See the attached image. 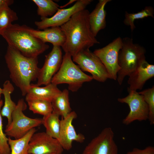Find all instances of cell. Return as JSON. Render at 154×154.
Wrapping results in <instances>:
<instances>
[{
    "label": "cell",
    "mask_w": 154,
    "mask_h": 154,
    "mask_svg": "<svg viewBox=\"0 0 154 154\" xmlns=\"http://www.w3.org/2000/svg\"><path fill=\"white\" fill-rule=\"evenodd\" d=\"M89 13L86 9L78 11L60 27L66 38L62 48L65 53L69 54L72 57L100 43L91 30Z\"/></svg>",
    "instance_id": "obj_1"
},
{
    "label": "cell",
    "mask_w": 154,
    "mask_h": 154,
    "mask_svg": "<svg viewBox=\"0 0 154 154\" xmlns=\"http://www.w3.org/2000/svg\"><path fill=\"white\" fill-rule=\"evenodd\" d=\"M11 80L25 96L32 82L37 79L39 68L38 57H28L8 46L5 56Z\"/></svg>",
    "instance_id": "obj_2"
},
{
    "label": "cell",
    "mask_w": 154,
    "mask_h": 154,
    "mask_svg": "<svg viewBox=\"0 0 154 154\" xmlns=\"http://www.w3.org/2000/svg\"><path fill=\"white\" fill-rule=\"evenodd\" d=\"M30 27L12 24L1 35L9 46L28 57H36L44 52L49 46L30 33Z\"/></svg>",
    "instance_id": "obj_3"
},
{
    "label": "cell",
    "mask_w": 154,
    "mask_h": 154,
    "mask_svg": "<svg viewBox=\"0 0 154 154\" xmlns=\"http://www.w3.org/2000/svg\"><path fill=\"white\" fill-rule=\"evenodd\" d=\"M118 58L120 69L117 79L119 85L121 84L125 76H129L145 59L146 52L143 46L134 43L132 39L130 38H123Z\"/></svg>",
    "instance_id": "obj_4"
},
{
    "label": "cell",
    "mask_w": 154,
    "mask_h": 154,
    "mask_svg": "<svg viewBox=\"0 0 154 154\" xmlns=\"http://www.w3.org/2000/svg\"><path fill=\"white\" fill-rule=\"evenodd\" d=\"M72 56L65 53L60 67L52 78L51 82L57 85L68 84V89L72 92L77 91L86 82L92 81V76L85 73L73 62Z\"/></svg>",
    "instance_id": "obj_5"
},
{
    "label": "cell",
    "mask_w": 154,
    "mask_h": 154,
    "mask_svg": "<svg viewBox=\"0 0 154 154\" xmlns=\"http://www.w3.org/2000/svg\"><path fill=\"white\" fill-rule=\"evenodd\" d=\"M27 107L23 99L18 100L16 107L12 115L10 123L6 126L5 133L15 139L24 136L31 129L42 124V118H32L26 116L23 111Z\"/></svg>",
    "instance_id": "obj_6"
},
{
    "label": "cell",
    "mask_w": 154,
    "mask_h": 154,
    "mask_svg": "<svg viewBox=\"0 0 154 154\" xmlns=\"http://www.w3.org/2000/svg\"><path fill=\"white\" fill-rule=\"evenodd\" d=\"M72 57L73 62L76 63L83 72L90 73L93 79L104 82L110 78L103 63L89 49L83 50Z\"/></svg>",
    "instance_id": "obj_7"
},
{
    "label": "cell",
    "mask_w": 154,
    "mask_h": 154,
    "mask_svg": "<svg viewBox=\"0 0 154 154\" xmlns=\"http://www.w3.org/2000/svg\"><path fill=\"white\" fill-rule=\"evenodd\" d=\"M122 39L118 37L106 46L96 49L93 52L104 66L110 78L114 80H117L118 72L120 69L118 58L121 47Z\"/></svg>",
    "instance_id": "obj_8"
},
{
    "label": "cell",
    "mask_w": 154,
    "mask_h": 154,
    "mask_svg": "<svg viewBox=\"0 0 154 154\" xmlns=\"http://www.w3.org/2000/svg\"><path fill=\"white\" fill-rule=\"evenodd\" d=\"M129 94L123 98H119L117 101L129 106V112L122 121L123 123L128 125L133 121H145L148 118L149 110L143 95L135 91H128Z\"/></svg>",
    "instance_id": "obj_9"
},
{
    "label": "cell",
    "mask_w": 154,
    "mask_h": 154,
    "mask_svg": "<svg viewBox=\"0 0 154 154\" xmlns=\"http://www.w3.org/2000/svg\"><path fill=\"white\" fill-rule=\"evenodd\" d=\"M92 0H78L72 6L67 8H59L56 13L50 17H41L40 21L35 24L39 30L55 27H60L67 21L76 13L85 9L93 1Z\"/></svg>",
    "instance_id": "obj_10"
},
{
    "label": "cell",
    "mask_w": 154,
    "mask_h": 154,
    "mask_svg": "<svg viewBox=\"0 0 154 154\" xmlns=\"http://www.w3.org/2000/svg\"><path fill=\"white\" fill-rule=\"evenodd\" d=\"M82 154H118L112 129L106 127L103 129L86 146Z\"/></svg>",
    "instance_id": "obj_11"
},
{
    "label": "cell",
    "mask_w": 154,
    "mask_h": 154,
    "mask_svg": "<svg viewBox=\"0 0 154 154\" xmlns=\"http://www.w3.org/2000/svg\"><path fill=\"white\" fill-rule=\"evenodd\" d=\"M64 151L58 140L46 132L35 133L30 140L28 153L62 154Z\"/></svg>",
    "instance_id": "obj_12"
},
{
    "label": "cell",
    "mask_w": 154,
    "mask_h": 154,
    "mask_svg": "<svg viewBox=\"0 0 154 154\" xmlns=\"http://www.w3.org/2000/svg\"><path fill=\"white\" fill-rule=\"evenodd\" d=\"M42 67L40 68L36 85H46L51 82L52 78L59 70L62 60L61 47L54 46L51 51L45 56Z\"/></svg>",
    "instance_id": "obj_13"
},
{
    "label": "cell",
    "mask_w": 154,
    "mask_h": 154,
    "mask_svg": "<svg viewBox=\"0 0 154 154\" xmlns=\"http://www.w3.org/2000/svg\"><path fill=\"white\" fill-rule=\"evenodd\" d=\"M77 117L74 111H72L67 116L60 120V127L58 141L64 150L68 151L72 147L73 141L82 143L85 140L84 135L77 133L72 124L73 120Z\"/></svg>",
    "instance_id": "obj_14"
},
{
    "label": "cell",
    "mask_w": 154,
    "mask_h": 154,
    "mask_svg": "<svg viewBox=\"0 0 154 154\" xmlns=\"http://www.w3.org/2000/svg\"><path fill=\"white\" fill-rule=\"evenodd\" d=\"M129 76L127 91L141 90L146 82L154 77V65L149 64L145 59Z\"/></svg>",
    "instance_id": "obj_15"
},
{
    "label": "cell",
    "mask_w": 154,
    "mask_h": 154,
    "mask_svg": "<svg viewBox=\"0 0 154 154\" xmlns=\"http://www.w3.org/2000/svg\"><path fill=\"white\" fill-rule=\"evenodd\" d=\"M61 91L57 87V85L51 83L43 87L31 84L25 96V100L27 102L39 100L51 102L53 99Z\"/></svg>",
    "instance_id": "obj_16"
},
{
    "label": "cell",
    "mask_w": 154,
    "mask_h": 154,
    "mask_svg": "<svg viewBox=\"0 0 154 154\" xmlns=\"http://www.w3.org/2000/svg\"><path fill=\"white\" fill-rule=\"evenodd\" d=\"M42 30H35L30 27L29 32L31 35L44 43L50 42L53 46H62L65 42L66 38L60 27H52Z\"/></svg>",
    "instance_id": "obj_17"
},
{
    "label": "cell",
    "mask_w": 154,
    "mask_h": 154,
    "mask_svg": "<svg viewBox=\"0 0 154 154\" xmlns=\"http://www.w3.org/2000/svg\"><path fill=\"white\" fill-rule=\"evenodd\" d=\"M111 0H99L95 8L89 15L90 28L96 37L99 31L106 26V12L105 9L106 4Z\"/></svg>",
    "instance_id": "obj_18"
},
{
    "label": "cell",
    "mask_w": 154,
    "mask_h": 154,
    "mask_svg": "<svg viewBox=\"0 0 154 154\" xmlns=\"http://www.w3.org/2000/svg\"><path fill=\"white\" fill-rule=\"evenodd\" d=\"M14 90V86L9 80H7L5 82L2 92V94L4 96V103L1 110V114L2 116L6 117L7 119V126L11 122L12 115L17 105L12 100L11 97V94Z\"/></svg>",
    "instance_id": "obj_19"
},
{
    "label": "cell",
    "mask_w": 154,
    "mask_h": 154,
    "mask_svg": "<svg viewBox=\"0 0 154 154\" xmlns=\"http://www.w3.org/2000/svg\"><path fill=\"white\" fill-rule=\"evenodd\" d=\"M53 111L63 118L72 111L69 101V91L64 89L55 97L51 102Z\"/></svg>",
    "instance_id": "obj_20"
},
{
    "label": "cell",
    "mask_w": 154,
    "mask_h": 154,
    "mask_svg": "<svg viewBox=\"0 0 154 154\" xmlns=\"http://www.w3.org/2000/svg\"><path fill=\"white\" fill-rule=\"evenodd\" d=\"M35 128L31 129L23 137L17 139H12L8 138L11 154H27L29 144L31 137L35 133Z\"/></svg>",
    "instance_id": "obj_21"
},
{
    "label": "cell",
    "mask_w": 154,
    "mask_h": 154,
    "mask_svg": "<svg viewBox=\"0 0 154 154\" xmlns=\"http://www.w3.org/2000/svg\"><path fill=\"white\" fill-rule=\"evenodd\" d=\"M60 116L52 112L42 118V124L46 129V133L50 137L58 140L60 127Z\"/></svg>",
    "instance_id": "obj_22"
},
{
    "label": "cell",
    "mask_w": 154,
    "mask_h": 154,
    "mask_svg": "<svg viewBox=\"0 0 154 154\" xmlns=\"http://www.w3.org/2000/svg\"><path fill=\"white\" fill-rule=\"evenodd\" d=\"M154 9L151 6H146L144 9L136 13H129L125 11L123 23L126 25L129 26L132 32L135 28L134 21L149 17L154 18Z\"/></svg>",
    "instance_id": "obj_23"
},
{
    "label": "cell",
    "mask_w": 154,
    "mask_h": 154,
    "mask_svg": "<svg viewBox=\"0 0 154 154\" xmlns=\"http://www.w3.org/2000/svg\"><path fill=\"white\" fill-rule=\"evenodd\" d=\"M37 7V14L41 17L52 16L59 8L60 6L52 0H32Z\"/></svg>",
    "instance_id": "obj_24"
},
{
    "label": "cell",
    "mask_w": 154,
    "mask_h": 154,
    "mask_svg": "<svg viewBox=\"0 0 154 154\" xmlns=\"http://www.w3.org/2000/svg\"><path fill=\"white\" fill-rule=\"evenodd\" d=\"M16 13L11 9L7 4L0 6V35L3 31L12 24V22L17 20Z\"/></svg>",
    "instance_id": "obj_25"
},
{
    "label": "cell",
    "mask_w": 154,
    "mask_h": 154,
    "mask_svg": "<svg viewBox=\"0 0 154 154\" xmlns=\"http://www.w3.org/2000/svg\"><path fill=\"white\" fill-rule=\"evenodd\" d=\"M29 110L34 114L48 115L53 111L51 102L42 100H35L27 101Z\"/></svg>",
    "instance_id": "obj_26"
},
{
    "label": "cell",
    "mask_w": 154,
    "mask_h": 154,
    "mask_svg": "<svg viewBox=\"0 0 154 154\" xmlns=\"http://www.w3.org/2000/svg\"><path fill=\"white\" fill-rule=\"evenodd\" d=\"M143 95L144 100L147 104L149 110L148 119L151 125L154 124V86L139 92Z\"/></svg>",
    "instance_id": "obj_27"
},
{
    "label": "cell",
    "mask_w": 154,
    "mask_h": 154,
    "mask_svg": "<svg viewBox=\"0 0 154 154\" xmlns=\"http://www.w3.org/2000/svg\"><path fill=\"white\" fill-rule=\"evenodd\" d=\"M2 100H0V153L1 154H11V149L8 143V138L3 130L1 108L3 105Z\"/></svg>",
    "instance_id": "obj_28"
},
{
    "label": "cell",
    "mask_w": 154,
    "mask_h": 154,
    "mask_svg": "<svg viewBox=\"0 0 154 154\" xmlns=\"http://www.w3.org/2000/svg\"><path fill=\"white\" fill-rule=\"evenodd\" d=\"M126 154H154V147L152 146H148L145 149H141L135 148Z\"/></svg>",
    "instance_id": "obj_29"
},
{
    "label": "cell",
    "mask_w": 154,
    "mask_h": 154,
    "mask_svg": "<svg viewBox=\"0 0 154 154\" xmlns=\"http://www.w3.org/2000/svg\"><path fill=\"white\" fill-rule=\"evenodd\" d=\"M14 1L12 0H0V6L4 4H7L9 6L13 4Z\"/></svg>",
    "instance_id": "obj_30"
},
{
    "label": "cell",
    "mask_w": 154,
    "mask_h": 154,
    "mask_svg": "<svg viewBox=\"0 0 154 154\" xmlns=\"http://www.w3.org/2000/svg\"><path fill=\"white\" fill-rule=\"evenodd\" d=\"M76 0H70L68 3H67L66 4L62 6H60L59 8L60 9H62L63 8L65 7H66L68 5H69L71 4L72 3H73L74 2H75V1H76Z\"/></svg>",
    "instance_id": "obj_31"
},
{
    "label": "cell",
    "mask_w": 154,
    "mask_h": 154,
    "mask_svg": "<svg viewBox=\"0 0 154 154\" xmlns=\"http://www.w3.org/2000/svg\"><path fill=\"white\" fill-rule=\"evenodd\" d=\"M2 89L0 87V100H1V95L2 94Z\"/></svg>",
    "instance_id": "obj_32"
},
{
    "label": "cell",
    "mask_w": 154,
    "mask_h": 154,
    "mask_svg": "<svg viewBox=\"0 0 154 154\" xmlns=\"http://www.w3.org/2000/svg\"><path fill=\"white\" fill-rule=\"evenodd\" d=\"M27 154H30V153H28Z\"/></svg>",
    "instance_id": "obj_33"
},
{
    "label": "cell",
    "mask_w": 154,
    "mask_h": 154,
    "mask_svg": "<svg viewBox=\"0 0 154 154\" xmlns=\"http://www.w3.org/2000/svg\"><path fill=\"white\" fill-rule=\"evenodd\" d=\"M0 154H1L0 153Z\"/></svg>",
    "instance_id": "obj_34"
}]
</instances>
